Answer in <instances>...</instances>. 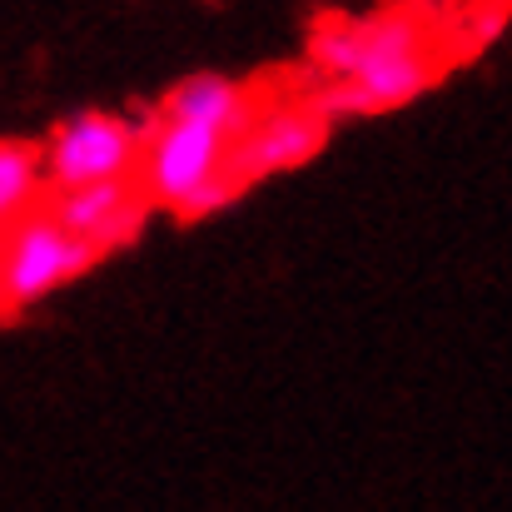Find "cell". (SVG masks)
<instances>
[{
    "label": "cell",
    "mask_w": 512,
    "mask_h": 512,
    "mask_svg": "<svg viewBox=\"0 0 512 512\" xmlns=\"http://www.w3.org/2000/svg\"><path fill=\"white\" fill-rule=\"evenodd\" d=\"M314 65L329 75V85H353L373 110L403 105L428 90L433 70V45L423 25L408 10H383L363 20H334L314 35Z\"/></svg>",
    "instance_id": "obj_1"
},
{
    "label": "cell",
    "mask_w": 512,
    "mask_h": 512,
    "mask_svg": "<svg viewBox=\"0 0 512 512\" xmlns=\"http://www.w3.org/2000/svg\"><path fill=\"white\" fill-rule=\"evenodd\" d=\"M140 160H145V184L160 204H170L179 214L199 219L219 204L234 199V179L224 174L229 160V140L214 135V130H199V125H179V120H160L150 125L145 145H140Z\"/></svg>",
    "instance_id": "obj_2"
},
{
    "label": "cell",
    "mask_w": 512,
    "mask_h": 512,
    "mask_svg": "<svg viewBox=\"0 0 512 512\" xmlns=\"http://www.w3.org/2000/svg\"><path fill=\"white\" fill-rule=\"evenodd\" d=\"M140 145L145 130L120 120V115H100L85 110L75 120H65L45 155H40V174H50L65 189H90V184H125V174L140 165Z\"/></svg>",
    "instance_id": "obj_3"
},
{
    "label": "cell",
    "mask_w": 512,
    "mask_h": 512,
    "mask_svg": "<svg viewBox=\"0 0 512 512\" xmlns=\"http://www.w3.org/2000/svg\"><path fill=\"white\" fill-rule=\"evenodd\" d=\"M95 264V249L55 224V214H20L0 244V299L35 304Z\"/></svg>",
    "instance_id": "obj_4"
},
{
    "label": "cell",
    "mask_w": 512,
    "mask_h": 512,
    "mask_svg": "<svg viewBox=\"0 0 512 512\" xmlns=\"http://www.w3.org/2000/svg\"><path fill=\"white\" fill-rule=\"evenodd\" d=\"M324 120L309 110V105H284V110H269L264 120H249L234 140H229V160L224 174L234 184L244 179H264V174L294 170L304 165L319 145H324Z\"/></svg>",
    "instance_id": "obj_5"
},
{
    "label": "cell",
    "mask_w": 512,
    "mask_h": 512,
    "mask_svg": "<svg viewBox=\"0 0 512 512\" xmlns=\"http://www.w3.org/2000/svg\"><path fill=\"white\" fill-rule=\"evenodd\" d=\"M50 214H55V224H60L65 234L85 239L95 254H100V249H115V244H125V239H135V234H140V219H145V209H140V199L130 194V184L65 189Z\"/></svg>",
    "instance_id": "obj_6"
},
{
    "label": "cell",
    "mask_w": 512,
    "mask_h": 512,
    "mask_svg": "<svg viewBox=\"0 0 512 512\" xmlns=\"http://www.w3.org/2000/svg\"><path fill=\"white\" fill-rule=\"evenodd\" d=\"M165 120L199 125V130H214V135L234 140L254 120V110H249V95L234 80H224V75H189V80H179L170 90Z\"/></svg>",
    "instance_id": "obj_7"
},
{
    "label": "cell",
    "mask_w": 512,
    "mask_h": 512,
    "mask_svg": "<svg viewBox=\"0 0 512 512\" xmlns=\"http://www.w3.org/2000/svg\"><path fill=\"white\" fill-rule=\"evenodd\" d=\"M40 189V150L20 140H0V229L15 224Z\"/></svg>",
    "instance_id": "obj_8"
}]
</instances>
